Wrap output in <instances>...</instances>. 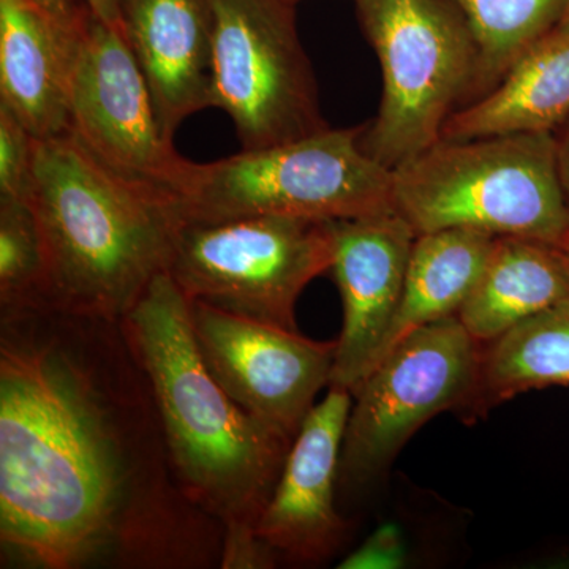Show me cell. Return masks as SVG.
<instances>
[{
  "label": "cell",
  "instance_id": "ffe728a7",
  "mask_svg": "<svg viewBox=\"0 0 569 569\" xmlns=\"http://www.w3.org/2000/svg\"><path fill=\"white\" fill-rule=\"evenodd\" d=\"M468 22L478 47L475 99L498 84L535 41L553 31L568 0H451Z\"/></svg>",
  "mask_w": 569,
  "mask_h": 569
},
{
  "label": "cell",
  "instance_id": "7c38bea8",
  "mask_svg": "<svg viewBox=\"0 0 569 569\" xmlns=\"http://www.w3.org/2000/svg\"><path fill=\"white\" fill-rule=\"evenodd\" d=\"M351 407L348 389L329 387L291 443L257 526L258 541L276 561L325 563L346 542L348 523L337 512L336 488Z\"/></svg>",
  "mask_w": 569,
  "mask_h": 569
},
{
  "label": "cell",
  "instance_id": "4fadbf2b",
  "mask_svg": "<svg viewBox=\"0 0 569 569\" xmlns=\"http://www.w3.org/2000/svg\"><path fill=\"white\" fill-rule=\"evenodd\" d=\"M332 274L342 296L343 328L336 340L329 387L355 395L372 372L399 309L417 233L392 211L332 220Z\"/></svg>",
  "mask_w": 569,
  "mask_h": 569
},
{
  "label": "cell",
  "instance_id": "8fae6325",
  "mask_svg": "<svg viewBox=\"0 0 569 569\" xmlns=\"http://www.w3.org/2000/svg\"><path fill=\"white\" fill-rule=\"evenodd\" d=\"M190 302V325L206 367L247 413L295 438L321 388L329 387L335 342Z\"/></svg>",
  "mask_w": 569,
  "mask_h": 569
},
{
  "label": "cell",
  "instance_id": "52a82bcc",
  "mask_svg": "<svg viewBox=\"0 0 569 569\" xmlns=\"http://www.w3.org/2000/svg\"><path fill=\"white\" fill-rule=\"evenodd\" d=\"M332 260V220H181L164 272L189 301L298 331L299 296L331 269Z\"/></svg>",
  "mask_w": 569,
  "mask_h": 569
},
{
  "label": "cell",
  "instance_id": "9a60e30c",
  "mask_svg": "<svg viewBox=\"0 0 569 569\" xmlns=\"http://www.w3.org/2000/svg\"><path fill=\"white\" fill-rule=\"evenodd\" d=\"M77 29L62 28L33 0H0V107L36 140L69 133Z\"/></svg>",
  "mask_w": 569,
  "mask_h": 569
},
{
  "label": "cell",
  "instance_id": "3957f363",
  "mask_svg": "<svg viewBox=\"0 0 569 569\" xmlns=\"http://www.w3.org/2000/svg\"><path fill=\"white\" fill-rule=\"evenodd\" d=\"M26 203L47 266L48 302L122 320L167 271L178 200L99 162L71 133L33 141Z\"/></svg>",
  "mask_w": 569,
  "mask_h": 569
},
{
  "label": "cell",
  "instance_id": "9c48e42d",
  "mask_svg": "<svg viewBox=\"0 0 569 569\" xmlns=\"http://www.w3.org/2000/svg\"><path fill=\"white\" fill-rule=\"evenodd\" d=\"M481 346L458 317L411 332L355 391L339 481L361 488L380 477L408 438L445 410L459 411L475 380Z\"/></svg>",
  "mask_w": 569,
  "mask_h": 569
},
{
  "label": "cell",
  "instance_id": "cb8c5ba5",
  "mask_svg": "<svg viewBox=\"0 0 569 569\" xmlns=\"http://www.w3.org/2000/svg\"><path fill=\"white\" fill-rule=\"evenodd\" d=\"M48 17L66 29H77L88 17L89 7L84 0H33Z\"/></svg>",
  "mask_w": 569,
  "mask_h": 569
},
{
  "label": "cell",
  "instance_id": "f1b7e54d",
  "mask_svg": "<svg viewBox=\"0 0 569 569\" xmlns=\"http://www.w3.org/2000/svg\"><path fill=\"white\" fill-rule=\"evenodd\" d=\"M288 2L295 3V6H296V3L299 2V0H288Z\"/></svg>",
  "mask_w": 569,
  "mask_h": 569
},
{
  "label": "cell",
  "instance_id": "5bb4252c",
  "mask_svg": "<svg viewBox=\"0 0 569 569\" xmlns=\"http://www.w3.org/2000/svg\"><path fill=\"white\" fill-rule=\"evenodd\" d=\"M132 50L164 137L211 108L212 14L209 0H121Z\"/></svg>",
  "mask_w": 569,
  "mask_h": 569
},
{
  "label": "cell",
  "instance_id": "d6986e66",
  "mask_svg": "<svg viewBox=\"0 0 569 569\" xmlns=\"http://www.w3.org/2000/svg\"><path fill=\"white\" fill-rule=\"evenodd\" d=\"M569 387V298L481 346L473 389L459 413L473 421L531 389Z\"/></svg>",
  "mask_w": 569,
  "mask_h": 569
},
{
  "label": "cell",
  "instance_id": "7a4b0ae2",
  "mask_svg": "<svg viewBox=\"0 0 569 569\" xmlns=\"http://www.w3.org/2000/svg\"><path fill=\"white\" fill-rule=\"evenodd\" d=\"M151 383L183 492L223 530V569L274 567L257 526L295 438L238 406L209 372L190 325V302L167 272L121 320Z\"/></svg>",
  "mask_w": 569,
  "mask_h": 569
},
{
  "label": "cell",
  "instance_id": "5b68a950",
  "mask_svg": "<svg viewBox=\"0 0 569 569\" xmlns=\"http://www.w3.org/2000/svg\"><path fill=\"white\" fill-rule=\"evenodd\" d=\"M362 129H329L193 163L178 198L187 222L252 216L346 220L392 211V171L362 149Z\"/></svg>",
  "mask_w": 569,
  "mask_h": 569
},
{
  "label": "cell",
  "instance_id": "8992f818",
  "mask_svg": "<svg viewBox=\"0 0 569 569\" xmlns=\"http://www.w3.org/2000/svg\"><path fill=\"white\" fill-rule=\"evenodd\" d=\"M383 77L380 110L362 149L395 171L440 141L448 119L473 102L478 47L451 0H356Z\"/></svg>",
  "mask_w": 569,
  "mask_h": 569
},
{
  "label": "cell",
  "instance_id": "ac0fdd59",
  "mask_svg": "<svg viewBox=\"0 0 569 569\" xmlns=\"http://www.w3.org/2000/svg\"><path fill=\"white\" fill-rule=\"evenodd\" d=\"M496 236L451 228L418 234L408 261L406 284L378 362L406 337L427 325L458 317L477 287ZM376 365V366H377Z\"/></svg>",
  "mask_w": 569,
  "mask_h": 569
},
{
  "label": "cell",
  "instance_id": "d4e9b609",
  "mask_svg": "<svg viewBox=\"0 0 569 569\" xmlns=\"http://www.w3.org/2000/svg\"><path fill=\"white\" fill-rule=\"evenodd\" d=\"M561 130L556 132L557 140V173H559V181L561 193H563L565 203L569 209V119L565 126L560 127Z\"/></svg>",
  "mask_w": 569,
  "mask_h": 569
},
{
  "label": "cell",
  "instance_id": "484cf974",
  "mask_svg": "<svg viewBox=\"0 0 569 569\" xmlns=\"http://www.w3.org/2000/svg\"><path fill=\"white\" fill-rule=\"evenodd\" d=\"M99 20L123 32L121 0H84Z\"/></svg>",
  "mask_w": 569,
  "mask_h": 569
},
{
  "label": "cell",
  "instance_id": "6da1fadb",
  "mask_svg": "<svg viewBox=\"0 0 569 569\" xmlns=\"http://www.w3.org/2000/svg\"><path fill=\"white\" fill-rule=\"evenodd\" d=\"M0 557L2 568H222V527L176 477L121 320L0 313Z\"/></svg>",
  "mask_w": 569,
  "mask_h": 569
},
{
  "label": "cell",
  "instance_id": "277c9868",
  "mask_svg": "<svg viewBox=\"0 0 569 569\" xmlns=\"http://www.w3.org/2000/svg\"><path fill=\"white\" fill-rule=\"evenodd\" d=\"M392 208L417 234L463 228L559 247L569 209L556 133L440 140L392 171Z\"/></svg>",
  "mask_w": 569,
  "mask_h": 569
},
{
  "label": "cell",
  "instance_id": "2e32d148",
  "mask_svg": "<svg viewBox=\"0 0 569 569\" xmlns=\"http://www.w3.org/2000/svg\"><path fill=\"white\" fill-rule=\"evenodd\" d=\"M569 119V32L553 29L509 67L496 88L448 119L440 140L556 133Z\"/></svg>",
  "mask_w": 569,
  "mask_h": 569
},
{
  "label": "cell",
  "instance_id": "7402d4cb",
  "mask_svg": "<svg viewBox=\"0 0 569 569\" xmlns=\"http://www.w3.org/2000/svg\"><path fill=\"white\" fill-rule=\"evenodd\" d=\"M31 132L7 108L0 107V201H26L31 187Z\"/></svg>",
  "mask_w": 569,
  "mask_h": 569
},
{
  "label": "cell",
  "instance_id": "30bf717a",
  "mask_svg": "<svg viewBox=\"0 0 569 569\" xmlns=\"http://www.w3.org/2000/svg\"><path fill=\"white\" fill-rule=\"evenodd\" d=\"M70 130L110 170L178 200L193 162L176 151L126 36L89 11L74 32Z\"/></svg>",
  "mask_w": 569,
  "mask_h": 569
},
{
  "label": "cell",
  "instance_id": "4316f807",
  "mask_svg": "<svg viewBox=\"0 0 569 569\" xmlns=\"http://www.w3.org/2000/svg\"><path fill=\"white\" fill-rule=\"evenodd\" d=\"M561 32H569V0L567 2V7H565L563 14H561L560 22L557 24V28Z\"/></svg>",
  "mask_w": 569,
  "mask_h": 569
},
{
  "label": "cell",
  "instance_id": "ba28073f",
  "mask_svg": "<svg viewBox=\"0 0 569 569\" xmlns=\"http://www.w3.org/2000/svg\"><path fill=\"white\" fill-rule=\"evenodd\" d=\"M211 107L230 116L242 151L329 129L288 0H209Z\"/></svg>",
  "mask_w": 569,
  "mask_h": 569
},
{
  "label": "cell",
  "instance_id": "603a6c76",
  "mask_svg": "<svg viewBox=\"0 0 569 569\" xmlns=\"http://www.w3.org/2000/svg\"><path fill=\"white\" fill-rule=\"evenodd\" d=\"M406 560L402 537L395 526H383L365 545L347 557L339 568H399Z\"/></svg>",
  "mask_w": 569,
  "mask_h": 569
},
{
  "label": "cell",
  "instance_id": "44dd1931",
  "mask_svg": "<svg viewBox=\"0 0 569 569\" xmlns=\"http://www.w3.org/2000/svg\"><path fill=\"white\" fill-rule=\"evenodd\" d=\"M47 306V266L31 208L0 201V313Z\"/></svg>",
  "mask_w": 569,
  "mask_h": 569
},
{
  "label": "cell",
  "instance_id": "83f0119b",
  "mask_svg": "<svg viewBox=\"0 0 569 569\" xmlns=\"http://www.w3.org/2000/svg\"><path fill=\"white\" fill-rule=\"evenodd\" d=\"M557 249L560 250L561 257H563L565 263H567V268L569 271V234L567 236V239H565L563 242Z\"/></svg>",
  "mask_w": 569,
  "mask_h": 569
},
{
  "label": "cell",
  "instance_id": "e0dca14e",
  "mask_svg": "<svg viewBox=\"0 0 569 569\" xmlns=\"http://www.w3.org/2000/svg\"><path fill=\"white\" fill-rule=\"evenodd\" d=\"M569 298V271L556 246L503 236L458 318L479 346L492 342L548 307Z\"/></svg>",
  "mask_w": 569,
  "mask_h": 569
}]
</instances>
